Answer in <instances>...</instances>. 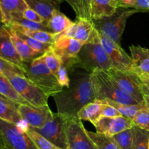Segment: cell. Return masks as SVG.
I'll return each instance as SVG.
<instances>
[{"label": "cell", "instance_id": "6da1fadb", "mask_svg": "<svg viewBox=\"0 0 149 149\" xmlns=\"http://www.w3.org/2000/svg\"><path fill=\"white\" fill-rule=\"evenodd\" d=\"M70 79L69 87L53 96L58 113L66 118L77 117L84 106L95 100L90 73L77 72Z\"/></svg>", "mask_w": 149, "mask_h": 149}, {"label": "cell", "instance_id": "7a4b0ae2", "mask_svg": "<svg viewBox=\"0 0 149 149\" xmlns=\"http://www.w3.org/2000/svg\"><path fill=\"white\" fill-rule=\"evenodd\" d=\"M95 100H110L121 104L136 105L138 102L124 93L107 71L95 70L90 74Z\"/></svg>", "mask_w": 149, "mask_h": 149}, {"label": "cell", "instance_id": "3957f363", "mask_svg": "<svg viewBox=\"0 0 149 149\" xmlns=\"http://www.w3.org/2000/svg\"><path fill=\"white\" fill-rule=\"evenodd\" d=\"M42 55L29 63H25L26 77L42 90L48 97H53L63 90L44 62Z\"/></svg>", "mask_w": 149, "mask_h": 149}, {"label": "cell", "instance_id": "277c9868", "mask_svg": "<svg viewBox=\"0 0 149 149\" xmlns=\"http://www.w3.org/2000/svg\"><path fill=\"white\" fill-rule=\"evenodd\" d=\"M77 68L84 70L90 74L95 70L108 71L112 68L110 59L103 49L99 38L95 42L83 45L76 60Z\"/></svg>", "mask_w": 149, "mask_h": 149}, {"label": "cell", "instance_id": "5b68a950", "mask_svg": "<svg viewBox=\"0 0 149 149\" xmlns=\"http://www.w3.org/2000/svg\"><path fill=\"white\" fill-rule=\"evenodd\" d=\"M138 12L139 11L135 9L119 7L112 15L93 20V21L95 28L100 34L120 45L127 19Z\"/></svg>", "mask_w": 149, "mask_h": 149}, {"label": "cell", "instance_id": "8992f818", "mask_svg": "<svg viewBox=\"0 0 149 149\" xmlns=\"http://www.w3.org/2000/svg\"><path fill=\"white\" fill-rule=\"evenodd\" d=\"M6 77L8 79L17 93L31 106L40 107L48 105L49 97L26 77L14 74Z\"/></svg>", "mask_w": 149, "mask_h": 149}, {"label": "cell", "instance_id": "52a82bcc", "mask_svg": "<svg viewBox=\"0 0 149 149\" xmlns=\"http://www.w3.org/2000/svg\"><path fill=\"white\" fill-rule=\"evenodd\" d=\"M0 135L7 149H38L18 125L0 119Z\"/></svg>", "mask_w": 149, "mask_h": 149}, {"label": "cell", "instance_id": "ba28073f", "mask_svg": "<svg viewBox=\"0 0 149 149\" xmlns=\"http://www.w3.org/2000/svg\"><path fill=\"white\" fill-rule=\"evenodd\" d=\"M65 133L67 149H97L77 116L67 119Z\"/></svg>", "mask_w": 149, "mask_h": 149}, {"label": "cell", "instance_id": "9c48e42d", "mask_svg": "<svg viewBox=\"0 0 149 149\" xmlns=\"http://www.w3.org/2000/svg\"><path fill=\"white\" fill-rule=\"evenodd\" d=\"M68 119L58 112L53 113L52 117L42 127L33 129L56 146L67 149L65 124Z\"/></svg>", "mask_w": 149, "mask_h": 149}, {"label": "cell", "instance_id": "30bf717a", "mask_svg": "<svg viewBox=\"0 0 149 149\" xmlns=\"http://www.w3.org/2000/svg\"><path fill=\"white\" fill-rule=\"evenodd\" d=\"M111 78L125 93L139 103H144V95L137 74L111 68L107 71Z\"/></svg>", "mask_w": 149, "mask_h": 149}, {"label": "cell", "instance_id": "8fae6325", "mask_svg": "<svg viewBox=\"0 0 149 149\" xmlns=\"http://www.w3.org/2000/svg\"><path fill=\"white\" fill-rule=\"evenodd\" d=\"M83 45L74 38L55 34V41L51 45V48L62 59L63 64L68 71H70L76 68V60Z\"/></svg>", "mask_w": 149, "mask_h": 149}, {"label": "cell", "instance_id": "7c38bea8", "mask_svg": "<svg viewBox=\"0 0 149 149\" xmlns=\"http://www.w3.org/2000/svg\"><path fill=\"white\" fill-rule=\"evenodd\" d=\"M98 34L100 43L111 63L112 68L128 72H134L131 57L126 53L122 47L99 33Z\"/></svg>", "mask_w": 149, "mask_h": 149}, {"label": "cell", "instance_id": "4fadbf2b", "mask_svg": "<svg viewBox=\"0 0 149 149\" xmlns=\"http://www.w3.org/2000/svg\"><path fill=\"white\" fill-rule=\"evenodd\" d=\"M17 111L22 120L32 128H41L52 117L53 112L48 105L34 107L29 105H17Z\"/></svg>", "mask_w": 149, "mask_h": 149}, {"label": "cell", "instance_id": "5bb4252c", "mask_svg": "<svg viewBox=\"0 0 149 149\" xmlns=\"http://www.w3.org/2000/svg\"><path fill=\"white\" fill-rule=\"evenodd\" d=\"M97 133L113 137L119 132L134 127L132 121L124 116L114 118L101 117L94 125Z\"/></svg>", "mask_w": 149, "mask_h": 149}, {"label": "cell", "instance_id": "9a60e30c", "mask_svg": "<svg viewBox=\"0 0 149 149\" xmlns=\"http://www.w3.org/2000/svg\"><path fill=\"white\" fill-rule=\"evenodd\" d=\"M0 58L20 67L26 71L25 63L16 51L10 32L5 25L0 29Z\"/></svg>", "mask_w": 149, "mask_h": 149}, {"label": "cell", "instance_id": "2e32d148", "mask_svg": "<svg viewBox=\"0 0 149 149\" xmlns=\"http://www.w3.org/2000/svg\"><path fill=\"white\" fill-rule=\"evenodd\" d=\"M119 8L118 0H90L92 20L112 15Z\"/></svg>", "mask_w": 149, "mask_h": 149}, {"label": "cell", "instance_id": "e0dca14e", "mask_svg": "<svg viewBox=\"0 0 149 149\" xmlns=\"http://www.w3.org/2000/svg\"><path fill=\"white\" fill-rule=\"evenodd\" d=\"M130 50L134 72L149 75V49L131 45Z\"/></svg>", "mask_w": 149, "mask_h": 149}, {"label": "cell", "instance_id": "ac0fdd59", "mask_svg": "<svg viewBox=\"0 0 149 149\" xmlns=\"http://www.w3.org/2000/svg\"><path fill=\"white\" fill-rule=\"evenodd\" d=\"M29 8L38 13L45 20V23L55 10H60L63 0H24Z\"/></svg>", "mask_w": 149, "mask_h": 149}, {"label": "cell", "instance_id": "d6986e66", "mask_svg": "<svg viewBox=\"0 0 149 149\" xmlns=\"http://www.w3.org/2000/svg\"><path fill=\"white\" fill-rule=\"evenodd\" d=\"M77 31L75 38L84 45L95 42L99 38L98 32L95 28L93 20L87 18L77 19Z\"/></svg>", "mask_w": 149, "mask_h": 149}, {"label": "cell", "instance_id": "ffe728a7", "mask_svg": "<svg viewBox=\"0 0 149 149\" xmlns=\"http://www.w3.org/2000/svg\"><path fill=\"white\" fill-rule=\"evenodd\" d=\"M7 27L10 33L12 41L14 44L16 51H17L19 56L20 57V58H21L23 62L29 63L33 61V60H34L35 58H39V56L42 55V54L32 49L24 41H23L20 38H19L16 32L13 29H11L9 26H7Z\"/></svg>", "mask_w": 149, "mask_h": 149}, {"label": "cell", "instance_id": "44dd1931", "mask_svg": "<svg viewBox=\"0 0 149 149\" xmlns=\"http://www.w3.org/2000/svg\"><path fill=\"white\" fill-rule=\"evenodd\" d=\"M0 7L4 16L5 26L10 24L13 15L23 14L29 8L24 0H0Z\"/></svg>", "mask_w": 149, "mask_h": 149}, {"label": "cell", "instance_id": "7402d4cb", "mask_svg": "<svg viewBox=\"0 0 149 149\" xmlns=\"http://www.w3.org/2000/svg\"><path fill=\"white\" fill-rule=\"evenodd\" d=\"M74 23L60 10H55L45 24L50 33L58 34L66 30Z\"/></svg>", "mask_w": 149, "mask_h": 149}, {"label": "cell", "instance_id": "603a6c76", "mask_svg": "<svg viewBox=\"0 0 149 149\" xmlns=\"http://www.w3.org/2000/svg\"><path fill=\"white\" fill-rule=\"evenodd\" d=\"M103 103L100 100H95L84 106L77 113L80 120H85L95 125L101 118Z\"/></svg>", "mask_w": 149, "mask_h": 149}, {"label": "cell", "instance_id": "cb8c5ba5", "mask_svg": "<svg viewBox=\"0 0 149 149\" xmlns=\"http://www.w3.org/2000/svg\"><path fill=\"white\" fill-rule=\"evenodd\" d=\"M0 95L8 100L17 105H29V106H31L26 100H24L17 93V92L12 85L8 79L5 76L1 74H0Z\"/></svg>", "mask_w": 149, "mask_h": 149}, {"label": "cell", "instance_id": "d4e9b609", "mask_svg": "<svg viewBox=\"0 0 149 149\" xmlns=\"http://www.w3.org/2000/svg\"><path fill=\"white\" fill-rule=\"evenodd\" d=\"M0 119L19 125L23 122L17 111V105L0 97Z\"/></svg>", "mask_w": 149, "mask_h": 149}, {"label": "cell", "instance_id": "484cf974", "mask_svg": "<svg viewBox=\"0 0 149 149\" xmlns=\"http://www.w3.org/2000/svg\"><path fill=\"white\" fill-rule=\"evenodd\" d=\"M7 26H9L15 31L27 35V36H30L33 39H35L36 40L43 42V43L52 45L55 41V34H53L50 32L44 31L30 30V29H24V28L16 24H10Z\"/></svg>", "mask_w": 149, "mask_h": 149}, {"label": "cell", "instance_id": "4316f807", "mask_svg": "<svg viewBox=\"0 0 149 149\" xmlns=\"http://www.w3.org/2000/svg\"><path fill=\"white\" fill-rule=\"evenodd\" d=\"M100 101L105 104H109L110 106H113L117 109L118 111L121 113L122 116L130 119L132 121L141 109L146 107L145 102L142 103H138L136 105H126L121 104V103H116V102L112 101L110 100H100Z\"/></svg>", "mask_w": 149, "mask_h": 149}, {"label": "cell", "instance_id": "83f0119b", "mask_svg": "<svg viewBox=\"0 0 149 149\" xmlns=\"http://www.w3.org/2000/svg\"><path fill=\"white\" fill-rule=\"evenodd\" d=\"M87 133L97 149H122L112 137L90 131H87Z\"/></svg>", "mask_w": 149, "mask_h": 149}, {"label": "cell", "instance_id": "f1b7e54d", "mask_svg": "<svg viewBox=\"0 0 149 149\" xmlns=\"http://www.w3.org/2000/svg\"><path fill=\"white\" fill-rule=\"evenodd\" d=\"M10 24H16L21 27L30 30H36V31H44L49 32L47 26L44 23H36V22L31 21L24 18L22 14H15L11 17ZM8 25V26H9Z\"/></svg>", "mask_w": 149, "mask_h": 149}, {"label": "cell", "instance_id": "f546056e", "mask_svg": "<svg viewBox=\"0 0 149 149\" xmlns=\"http://www.w3.org/2000/svg\"><path fill=\"white\" fill-rule=\"evenodd\" d=\"M73 8L77 15V19H91L90 15V0H63Z\"/></svg>", "mask_w": 149, "mask_h": 149}, {"label": "cell", "instance_id": "4dcf8cb0", "mask_svg": "<svg viewBox=\"0 0 149 149\" xmlns=\"http://www.w3.org/2000/svg\"><path fill=\"white\" fill-rule=\"evenodd\" d=\"M23 131L28 134L38 149H62L54 145L31 127L28 126Z\"/></svg>", "mask_w": 149, "mask_h": 149}, {"label": "cell", "instance_id": "1f68e13d", "mask_svg": "<svg viewBox=\"0 0 149 149\" xmlns=\"http://www.w3.org/2000/svg\"><path fill=\"white\" fill-rule=\"evenodd\" d=\"M43 58L44 62L48 67L51 72L56 76L60 67L63 64L62 59L52 50V49L50 47L42 55Z\"/></svg>", "mask_w": 149, "mask_h": 149}, {"label": "cell", "instance_id": "d6a6232c", "mask_svg": "<svg viewBox=\"0 0 149 149\" xmlns=\"http://www.w3.org/2000/svg\"><path fill=\"white\" fill-rule=\"evenodd\" d=\"M112 138L117 143L118 145L122 149L133 148L134 141V130L133 127L130 128L125 131L116 134Z\"/></svg>", "mask_w": 149, "mask_h": 149}, {"label": "cell", "instance_id": "836d02e7", "mask_svg": "<svg viewBox=\"0 0 149 149\" xmlns=\"http://www.w3.org/2000/svg\"><path fill=\"white\" fill-rule=\"evenodd\" d=\"M134 141L132 149H148L149 132L138 127H133Z\"/></svg>", "mask_w": 149, "mask_h": 149}, {"label": "cell", "instance_id": "e575fe53", "mask_svg": "<svg viewBox=\"0 0 149 149\" xmlns=\"http://www.w3.org/2000/svg\"><path fill=\"white\" fill-rule=\"evenodd\" d=\"M15 31V30H14ZM17 35L18 36L19 38L22 39L23 41H24L32 49H33L36 52H39V53L43 55L52 45H48V44L43 43V42H41L39 41L36 40L35 39L30 37V36H27V35H25L23 33H20V32L15 31Z\"/></svg>", "mask_w": 149, "mask_h": 149}, {"label": "cell", "instance_id": "d590c367", "mask_svg": "<svg viewBox=\"0 0 149 149\" xmlns=\"http://www.w3.org/2000/svg\"><path fill=\"white\" fill-rule=\"evenodd\" d=\"M132 123L134 126L149 132V109L147 106L138 112L132 119Z\"/></svg>", "mask_w": 149, "mask_h": 149}, {"label": "cell", "instance_id": "8d00e7d4", "mask_svg": "<svg viewBox=\"0 0 149 149\" xmlns=\"http://www.w3.org/2000/svg\"><path fill=\"white\" fill-rule=\"evenodd\" d=\"M0 74L5 77L14 74L26 77V71L24 70L2 58H0Z\"/></svg>", "mask_w": 149, "mask_h": 149}, {"label": "cell", "instance_id": "74e56055", "mask_svg": "<svg viewBox=\"0 0 149 149\" xmlns=\"http://www.w3.org/2000/svg\"><path fill=\"white\" fill-rule=\"evenodd\" d=\"M57 79L60 85L63 88H68L71 83V79L68 77V71L66 67L62 64L56 74Z\"/></svg>", "mask_w": 149, "mask_h": 149}, {"label": "cell", "instance_id": "f35d334b", "mask_svg": "<svg viewBox=\"0 0 149 149\" xmlns=\"http://www.w3.org/2000/svg\"><path fill=\"white\" fill-rule=\"evenodd\" d=\"M121 116H122L121 113L118 111L116 108H114L112 106H110L109 104H105V103H103V109H102L101 113V117L114 118Z\"/></svg>", "mask_w": 149, "mask_h": 149}, {"label": "cell", "instance_id": "ab89813d", "mask_svg": "<svg viewBox=\"0 0 149 149\" xmlns=\"http://www.w3.org/2000/svg\"><path fill=\"white\" fill-rule=\"evenodd\" d=\"M23 17L27 20H31L33 22H36V23H45V20L38 14L36 12L32 10L31 8H27L22 14Z\"/></svg>", "mask_w": 149, "mask_h": 149}, {"label": "cell", "instance_id": "60d3db41", "mask_svg": "<svg viewBox=\"0 0 149 149\" xmlns=\"http://www.w3.org/2000/svg\"><path fill=\"white\" fill-rule=\"evenodd\" d=\"M135 74H137L138 79H139L141 90H142L143 95L149 96V75L148 74H138V73H135Z\"/></svg>", "mask_w": 149, "mask_h": 149}, {"label": "cell", "instance_id": "b9f144b4", "mask_svg": "<svg viewBox=\"0 0 149 149\" xmlns=\"http://www.w3.org/2000/svg\"><path fill=\"white\" fill-rule=\"evenodd\" d=\"M132 9L139 12L149 10V0H136Z\"/></svg>", "mask_w": 149, "mask_h": 149}, {"label": "cell", "instance_id": "7bdbcfd3", "mask_svg": "<svg viewBox=\"0 0 149 149\" xmlns=\"http://www.w3.org/2000/svg\"><path fill=\"white\" fill-rule=\"evenodd\" d=\"M136 0H118L119 7L132 9Z\"/></svg>", "mask_w": 149, "mask_h": 149}, {"label": "cell", "instance_id": "ee69618b", "mask_svg": "<svg viewBox=\"0 0 149 149\" xmlns=\"http://www.w3.org/2000/svg\"><path fill=\"white\" fill-rule=\"evenodd\" d=\"M0 149H7L5 147V145H4V141H3L2 138H1V135H0Z\"/></svg>", "mask_w": 149, "mask_h": 149}, {"label": "cell", "instance_id": "f6af8a7d", "mask_svg": "<svg viewBox=\"0 0 149 149\" xmlns=\"http://www.w3.org/2000/svg\"><path fill=\"white\" fill-rule=\"evenodd\" d=\"M144 102H145L147 108L149 109V96L144 95Z\"/></svg>", "mask_w": 149, "mask_h": 149}, {"label": "cell", "instance_id": "bcb514c9", "mask_svg": "<svg viewBox=\"0 0 149 149\" xmlns=\"http://www.w3.org/2000/svg\"><path fill=\"white\" fill-rule=\"evenodd\" d=\"M0 23L4 24V16H3L2 12H1V7H0Z\"/></svg>", "mask_w": 149, "mask_h": 149}, {"label": "cell", "instance_id": "7dc6e473", "mask_svg": "<svg viewBox=\"0 0 149 149\" xmlns=\"http://www.w3.org/2000/svg\"><path fill=\"white\" fill-rule=\"evenodd\" d=\"M4 26V24H3V23H0V29H1V28H2Z\"/></svg>", "mask_w": 149, "mask_h": 149}, {"label": "cell", "instance_id": "c3c4849f", "mask_svg": "<svg viewBox=\"0 0 149 149\" xmlns=\"http://www.w3.org/2000/svg\"><path fill=\"white\" fill-rule=\"evenodd\" d=\"M0 97H1V98H4V99H6L5 97H3L2 95H0Z\"/></svg>", "mask_w": 149, "mask_h": 149}, {"label": "cell", "instance_id": "681fc988", "mask_svg": "<svg viewBox=\"0 0 149 149\" xmlns=\"http://www.w3.org/2000/svg\"><path fill=\"white\" fill-rule=\"evenodd\" d=\"M148 149H149V143H148Z\"/></svg>", "mask_w": 149, "mask_h": 149}]
</instances>
